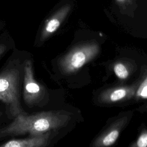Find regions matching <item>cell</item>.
Here are the masks:
<instances>
[{
  "instance_id": "6da1fadb",
  "label": "cell",
  "mask_w": 147,
  "mask_h": 147,
  "mask_svg": "<svg viewBox=\"0 0 147 147\" xmlns=\"http://www.w3.org/2000/svg\"><path fill=\"white\" fill-rule=\"evenodd\" d=\"M70 117L62 111H43L20 114L8 125L0 129V139L25 134L39 136L65 126Z\"/></svg>"
},
{
  "instance_id": "7a4b0ae2",
  "label": "cell",
  "mask_w": 147,
  "mask_h": 147,
  "mask_svg": "<svg viewBox=\"0 0 147 147\" xmlns=\"http://www.w3.org/2000/svg\"><path fill=\"white\" fill-rule=\"evenodd\" d=\"M19 64H10L0 72V102L3 103L10 115L15 118L24 111L20 103V84L22 76Z\"/></svg>"
},
{
  "instance_id": "3957f363",
  "label": "cell",
  "mask_w": 147,
  "mask_h": 147,
  "mask_svg": "<svg viewBox=\"0 0 147 147\" xmlns=\"http://www.w3.org/2000/svg\"><path fill=\"white\" fill-rule=\"evenodd\" d=\"M100 47L94 42H87L74 47L60 60L62 71L67 74H73L99 53Z\"/></svg>"
},
{
  "instance_id": "277c9868",
  "label": "cell",
  "mask_w": 147,
  "mask_h": 147,
  "mask_svg": "<svg viewBox=\"0 0 147 147\" xmlns=\"http://www.w3.org/2000/svg\"><path fill=\"white\" fill-rule=\"evenodd\" d=\"M23 98L26 105L29 107L38 105L45 98V90L37 82L33 74L32 61L27 60L23 67Z\"/></svg>"
},
{
  "instance_id": "5b68a950",
  "label": "cell",
  "mask_w": 147,
  "mask_h": 147,
  "mask_svg": "<svg viewBox=\"0 0 147 147\" xmlns=\"http://www.w3.org/2000/svg\"><path fill=\"white\" fill-rule=\"evenodd\" d=\"M70 3H65L58 7L44 21L40 31V41L51 36L61 26L71 10Z\"/></svg>"
},
{
  "instance_id": "8992f818",
  "label": "cell",
  "mask_w": 147,
  "mask_h": 147,
  "mask_svg": "<svg viewBox=\"0 0 147 147\" xmlns=\"http://www.w3.org/2000/svg\"><path fill=\"white\" fill-rule=\"evenodd\" d=\"M138 84L131 86L115 87L102 91L99 95L98 99L103 103H112L127 100L136 94Z\"/></svg>"
},
{
  "instance_id": "52a82bcc",
  "label": "cell",
  "mask_w": 147,
  "mask_h": 147,
  "mask_svg": "<svg viewBox=\"0 0 147 147\" xmlns=\"http://www.w3.org/2000/svg\"><path fill=\"white\" fill-rule=\"evenodd\" d=\"M128 117L125 116L114 122L103 133H102L92 143V146H108L114 144L118 139L122 129L125 126Z\"/></svg>"
},
{
  "instance_id": "ba28073f",
  "label": "cell",
  "mask_w": 147,
  "mask_h": 147,
  "mask_svg": "<svg viewBox=\"0 0 147 147\" xmlns=\"http://www.w3.org/2000/svg\"><path fill=\"white\" fill-rule=\"evenodd\" d=\"M52 131L23 139H13L0 145L1 147H44L48 145Z\"/></svg>"
},
{
  "instance_id": "9c48e42d",
  "label": "cell",
  "mask_w": 147,
  "mask_h": 147,
  "mask_svg": "<svg viewBox=\"0 0 147 147\" xmlns=\"http://www.w3.org/2000/svg\"><path fill=\"white\" fill-rule=\"evenodd\" d=\"M113 70L116 76L121 79H126L129 76V69L126 65L122 63H115L113 67Z\"/></svg>"
},
{
  "instance_id": "30bf717a",
  "label": "cell",
  "mask_w": 147,
  "mask_h": 147,
  "mask_svg": "<svg viewBox=\"0 0 147 147\" xmlns=\"http://www.w3.org/2000/svg\"><path fill=\"white\" fill-rule=\"evenodd\" d=\"M135 95L138 98L147 99V75L138 86Z\"/></svg>"
},
{
  "instance_id": "8fae6325",
  "label": "cell",
  "mask_w": 147,
  "mask_h": 147,
  "mask_svg": "<svg viewBox=\"0 0 147 147\" xmlns=\"http://www.w3.org/2000/svg\"><path fill=\"white\" fill-rule=\"evenodd\" d=\"M131 147H146L147 146V129H144L138 136L135 142L130 145Z\"/></svg>"
},
{
  "instance_id": "7c38bea8",
  "label": "cell",
  "mask_w": 147,
  "mask_h": 147,
  "mask_svg": "<svg viewBox=\"0 0 147 147\" xmlns=\"http://www.w3.org/2000/svg\"><path fill=\"white\" fill-rule=\"evenodd\" d=\"M6 51V45L3 44H0V57Z\"/></svg>"
},
{
  "instance_id": "4fadbf2b",
  "label": "cell",
  "mask_w": 147,
  "mask_h": 147,
  "mask_svg": "<svg viewBox=\"0 0 147 147\" xmlns=\"http://www.w3.org/2000/svg\"><path fill=\"white\" fill-rule=\"evenodd\" d=\"M115 1L121 6L126 4L128 2L127 0H115Z\"/></svg>"
},
{
  "instance_id": "5bb4252c",
  "label": "cell",
  "mask_w": 147,
  "mask_h": 147,
  "mask_svg": "<svg viewBox=\"0 0 147 147\" xmlns=\"http://www.w3.org/2000/svg\"><path fill=\"white\" fill-rule=\"evenodd\" d=\"M1 25L0 24V28H1Z\"/></svg>"
}]
</instances>
